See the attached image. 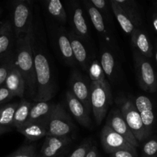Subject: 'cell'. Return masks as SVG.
<instances>
[{"label": "cell", "mask_w": 157, "mask_h": 157, "mask_svg": "<svg viewBox=\"0 0 157 157\" xmlns=\"http://www.w3.org/2000/svg\"><path fill=\"white\" fill-rule=\"evenodd\" d=\"M48 13L60 24L64 25L67 22V12L59 0H48L44 2Z\"/></svg>", "instance_id": "obj_25"}, {"label": "cell", "mask_w": 157, "mask_h": 157, "mask_svg": "<svg viewBox=\"0 0 157 157\" xmlns=\"http://www.w3.org/2000/svg\"><path fill=\"white\" fill-rule=\"evenodd\" d=\"M90 88L92 113L96 123L100 125L104 121L109 107L113 102L111 88L108 81L104 83L90 81Z\"/></svg>", "instance_id": "obj_4"}, {"label": "cell", "mask_w": 157, "mask_h": 157, "mask_svg": "<svg viewBox=\"0 0 157 157\" xmlns=\"http://www.w3.org/2000/svg\"><path fill=\"white\" fill-rule=\"evenodd\" d=\"M14 98L15 96L5 86L0 87V105L5 104Z\"/></svg>", "instance_id": "obj_35"}, {"label": "cell", "mask_w": 157, "mask_h": 157, "mask_svg": "<svg viewBox=\"0 0 157 157\" xmlns=\"http://www.w3.org/2000/svg\"><path fill=\"white\" fill-rule=\"evenodd\" d=\"M116 104L138 142L142 143L147 140L150 136L134 103L128 98L120 97L116 99Z\"/></svg>", "instance_id": "obj_5"}, {"label": "cell", "mask_w": 157, "mask_h": 157, "mask_svg": "<svg viewBox=\"0 0 157 157\" xmlns=\"http://www.w3.org/2000/svg\"><path fill=\"white\" fill-rule=\"evenodd\" d=\"M110 157H137V153L129 151V150H122L111 153L110 154Z\"/></svg>", "instance_id": "obj_36"}, {"label": "cell", "mask_w": 157, "mask_h": 157, "mask_svg": "<svg viewBox=\"0 0 157 157\" xmlns=\"http://www.w3.org/2000/svg\"><path fill=\"white\" fill-rule=\"evenodd\" d=\"M73 141L71 136H46L38 157H60Z\"/></svg>", "instance_id": "obj_12"}, {"label": "cell", "mask_w": 157, "mask_h": 157, "mask_svg": "<svg viewBox=\"0 0 157 157\" xmlns=\"http://www.w3.org/2000/svg\"><path fill=\"white\" fill-rule=\"evenodd\" d=\"M55 106V104L51 103L49 101L35 102L31 109L27 123L48 120Z\"/></svg>", "instance_id": "obj_24"}, {"label": "cell", "mask_w": 157, "mask_h": 157, "mask_svg": "<svg viewBox=\"0 0 157 157\" xmlns=\"http://www.w3.org/2000/svg\"><path fill=\"white\" fill-rule=\"evenodd\" d=\"M77 127L70 115L60 104H55L48 119L47 136H72Z\"/></svg>", "instance_id": "obj_6"}, {"label": "cell", "mask_w": 157, "mask_h": 157, "mask_svg": "<svg viewBox=\"0 0 157 157\" xmlns=\"http://www.w3.org/2000/svg\"><path fill=\"white\" fill-rule=\"evenodd\" d=\"M92 146H93V143H92L91 140H84V142L81 143V145L78 146L74 150L73 153L70 155L69 157H86Z\"/></svg>", "instance_id": "obj_34"}, {"label": "cell", "mask_w": 157, "mask_h": 157, "mask_svg": "<svg viewBox=\"0 0 157 157\" xmlns=\"http://www.w3.org/2000/svg\"><path fill=\"white\" fill-rule=\"evenodd\" d=\"M1 25H2V23H0V29H1Z\"/></svg>", "instance_id": "obj_41"}, {"label": "cell", "mask_w": 157, "mask_h": 157, "mask_svg": "<svg viewBox=\"0 0 157 157\" xmlns=\"http://www.w3.org/2000/svg\"><path fill=\"white\" fill-rule=\"evenodd\" d=\"M101 67L104 70L106 77L108 80H111L114 78L116 72L117 62L115 60L114 55L110 48L107 45L101 44Z\"/></svg>", "instance_id": "obj_22"}, {"label": "cell", "mask_w": 157, "mask_h": 157, "mask_svg": "<svg viewBox=\"0 0 157 157\" xmlns=\"http://www.w3.org/2000/svg\"><path fill=\"white\" fill-rule=\"evenodd\" d=\"M114 1L133 20L136 27L140 28L141 24V16L136 2L133 0H114Z\"/></svg>", "instance_id": "obj_27"}, {"label": "cell", "mask_w": 157, "mask_h": 157, "mask_svg": "<svg viewBox=\"0 0 157 157\" xmlns=\"http://www.w3.org/2000/svg\"><path fill=\"white\" fill-rule=\"evenodd\" d=\"M65 100L69 111L75 119L83 127L88 129L92 128V122L89 116L90 113L71 90L66 92Z\"/></svg>", "instance_id": "obj_13"}, {"label": "cell", "mask_w": 157, "mask_h": 157, "mask_svg": "<svg viewBox=\"0 0 157 157\" xmlns=\"http://www.w3.org/2000/svg\"><path fill=\"white\" fill-rule=\"evenodd\" d=\"M32 105H33L32 103L26 100H21L18 103V105L14 115L13 127L17 129L27 123Z\"/></svg>", "instance_id": "obj_26"}, {"label": "cell", "mask_w": 157, "mask_h": 157, "mask_svg": "<svg viewBox=\"0 0 157 157\" xmlns=\"http://www.w3.org/2000/svg\"><path fill=\"white\" fill-rule=\"evenodd\" d=\"M86 157H99V153H98V148L95 146H92L90 151L88 152Z\"/></svg>", "instance_id": "obj_37"}, {"label": "cell", "mask_w": 157, "mask_h": 157, "mask_svg": "<svg viewBox=\"0 0 157 157\" xmlns=\"http://www.w3.org/2000/svg\"><path fill=\"white\" fill-rule=\"evenodd\" d=\"M57 44H58V49L61 54V56L64 58L67 64L70 66H75V57H74L73 51H72L71 44L70 40H69L67 33L64 32V29H58V34H57Z\"/></svg>", "instance_id": "obj_21"}, {"label": "cell", "mask_w": 157, "mask_h": 157, "mask_svg": "<svg viewBox=\"0 0 157 157\" xmlns=\"http://www.w3.org/2000/svg\"><path fill=\"white\" fill-rule=\"evenodd\" d=\"M110 3L112 12L114 15L122 30L127 35H131L134 29L137 28L135 23L129 17V15L115 2L114 0H110Z\"/></svg>", "instance_id": "obj_23"}, {"label": "cell", "mask_w": 157, "mask_h": 157, "mask_svg": "<svg viewBox=\"0 0 157 157\" xmlns=\"http://www.w3.org/2000/svg\"><path fill=\"white\" fill-rule=\"evenodd\" d=\"M34 62L37 85L34 101L35 102L49 101L55 93L50 64L46 55L35 42H34Z\"/></svg>", "instance_id": "obj_2"}, {"label": "cell", "mask_w": 157, "mask_h": 157, "mask_svg": "<svg viewBox=\"0 0 157 157\" xmlns=\"http://www.w3.org/2000/svg\"><path fill=\"white\" fill-rule=\"evenodd\" d=\"M6 157H38L36 147L34 144L21 146Z\"/></svg>", "instance_id": "obj_31"}, {"label": "cell", "mask_w": 157, "mask_h": 157, "mask_svg": "<svg viewBox=\"0 0 157 157\" xmlns=\"http://www.w3.org/2000/svg\"><path fill=\"white\" fill-rule=\"evenodd\" d=\"M153 26L157 32V14H154L153 16Z\"/></svg>", "instance_id": "obj_39"}, {"label": "cell", "mask_w": 157, "mask_h": 157, "mask_svg": "<svg viewBox=\"0 0 157 157\" xmlns=\"http://www.w3.org/2000/svg\"><path fill=\"white\" fill-rule=\"evenodd\" d=\"M47 123L48 120L26 123L16 130L28 140L35 142L47 136Z\"/></svg>", "instance_id": "obj_17"}, {"label": "cell", "mask_w": 157, "mask_h": 157, "mask_svg": "<svg viewBox=\"0 0 157 157\" xmlns=\"http://www.w3.org/2000/svg\"><path fill=\"white\" fill-rule=\"evenodd\" d=\"M143 157H147V156H143Z\"/></svg>", "instance_id": "obj_43"}, {"label": "cell", "mask_w": 157, "mask_h": 157, "mask_svg": "<svg viewBox=\"0 0 157 157\" xmlns=\"http://www.w3.org/2000/svg\"><path fill=\"white\" fill-rule=\"evenodd\" d=\"M143 155L147 157H157V139L151 138L144 141Z\"/></svg>", "instance_id": "obj_33"}, {"label": "cell", "mask_w": 157, "mask_h": 157, "mask_svg": "<svg viewBox=\"0 0 157 157\" xmlns=\"http://www.w3.org/2000/svg\"><path fill=\"white\" fill-rule=\"evenodd\" d=\"M155 58H156V64H157V49L156 51V53H155Z\"/></svg>", "instance_id": "obj_40"}, {"label": "cell", "mask_w": 157, "mask_h": 157, "mask_svg": "<svg viewBox=\"0 0 157 157\" xmlns=\"http://www.w3.org/2000/svg\"><path fill=\"white\" fill-rule=\"evenodd\" d=\"M70 12L73 32L82 40H87L89 38L88 27L82 9L77 2H71Z\"/></svg>", "instance_id": "obj_15"}, {"label": "cell", "mask_w": 157, "mask_h": 157, "mask_svg": "<svg viewBox=\"0 0 157 157\" xmlns=\"http://www.w3.org/2000/svg\"><path fill=\"white\" fill-rule=\"evenodd\" d=\"M3 86H5L15 97L24 98L26 92L25 81L15 64L9 72Z\"/></svg>", "instance_id": "obj_20"}, {"label": "cell", "mask_w": 157, "mask_h": 157, "mask_svg": "<svg viewBox=\"0 0 157 157\" xmlns=\"http://www.w3.org/2000/svg\"><path fill=\"white\" fill-rule=\"evenodd\" d=\"M131 44L133 51L138 52L140 55L147 58L153 56V47L149 40L147 34L140 29L136 28L131 34Z\"/></svg>", "instance_id": "obj_19"}, {"label": "cell", "mask_w": 157, "mask_h": 157, "mask_svg": "<svg viewBox=\"0 0 157 157\" xmlns=\"http://www.w3.org/2000/svg\"><path fill=\"white\" fill-rule=\"evenodd\" d=\"M135 105L140 114L144 125L149 136H151L154 125L155 116L153 113V104L150 98L144 95L138 96L135 100Z\"/></svg>", "instance_id": "obj_14"}, {"label": "cell", "mask_w": 157, "mask_h": 157, "mask_svg": "<svg viewBox=\"0 0 157 157\" xmlns=\"http://www.w3.org/2000/svg\"><path fill=\"white\" fill-rule=\"evenodd\" d=\"M133 59L140 87L149 93H155L157 90V79L151 63L135 51H133Z\"/></svg>", "instance_id": "obj_7"}, {"label": "cell", "mask_w": 157, "mask_h": 157, "mask_svg": "<svg viewBox=\"0 0 157 157\" xmlns=\"http://www.w3.org/2000/svg\"><path fill=\"white\" fill-rule=\"evenodd\" d=\"M1 13H2V11H1V9H0V15H1Z\"/></svg>", "instance_id": "obj_42"}, {"label": "cell", "mask_w": 157, "mask_h": 157, "mask_svg": "<svg viewBox=\"0 0 157 157\" xmlns=\"http://www.w3.org/2000/svg\"><path fill=\"white\" fill-rule=\"evenodd\" d=\"M91 4L100 11L104 19L107 22H109L110 20V10L112 11L110 7V1L106 0H90Z\"/></svg>", "instance_id": "obj_32"}, {"label": "cell", "mask_w": 157, "mask_h": 157, "mask_svg": "<svg viewBox=\"0 0 157 157\" xmlns=\"http://www.w3.org/2000/svg\"><path fill=\"white\" fill-rule=\"evenodd\" d=\"M84 4L90 17V21L98 33L104 38L105 42L107 44V47L115 48L116 43H115L114 38L112 35L110 30H109L107 28V21H105L102 14L91 4L90 1H84Z\"/></svg>", "instance_id": "obj_10"}, {"label": "cell", "mask_w": 157, "mask_h": 157, "mask_svg": "<svg viewBox=\"0 0 157 157\" xmlns=\"http://www.w3.org/2000/svg\"><path fill=\"white\" fill-rule=\"evenodd\" d=\"M12 23L15 38L26 35L33 29V2L17 0L12 2Z\"/></svg>", "instance_id": "obj_3"}, {"label": "cell", "mask_w": 157, "mask_h": 157, "mask_svg": "<svg viewBox=\"0 0 157 157\" xmlns=\"http://www.w3.org/2000/svg\"><path fill=\"white\" fill-rule=\"evenodd\" d=\"M14 65H15V54L13 52L6 58L2 60L0 64V87L4 85L6 78Z\"/></svg>", "instance_id": "obj_30"}, {"label": "cell", "mask_w": 157, "mask_h": 157, "mask_svg": "<svg viewBox=\"0 0 157 157\" xmlns=\"http://www.w3.org/2000/svg\"><path fill=\"white\" fill-rule=\"evenodd\" d=\"M71 91L73 94L84 104L85 108L89 113L92 111L90 97H91V88L90 81L87 78L83 76L78 71H74L70 78Z\"/></svg>", "instance_id": "obj_9"}, {"label": "cell", "mask_w": 157, "mask_h": 157, "mask_svg": "<svg viewBox=\"0 0 157 157\" xmlns=\"http://www.w3.org/2000/svg\"><path fill=\"white\" fill-rule=\"evenodd\" d=\"M101 142L104 150L109 154L122 150L137 153L136 147L106 124L101 132Z\"/></svg>", "instance_id": "obj_8"}, {"label": "cell", "mask_w": 157, "mask_h": 157, "mask_svg": "<svg viewBox=\"0 0 157 157\" xmlns=\"http://www.w3.org/2000/svg\"><path fill=\"white\" fill-rule=\"evenodd\" d=\"M16 41L12 23L9 20L2 22L0 29V61L12 53L14 42Z\"/></svg>", "instance_id": "obj_16"}, {"label": "cell", "mask_w": 157, "mask_h": 157, "mask_svg": "<svg viewBox=\"0 0 157 157\" xmlns=\"http://www.w3.org/2000/svg\"><path fill=\"white\" fill-rule=\"evenodd\" d=\"M18 103L5 104L0 105V126L13 127L14 115Z\"/></svg>", "instance_id": "obj_28"}, {"label": "cell", "mask_w": 157, "mask_h": 157, "mask_svg": "<svg viewBox=\"0 0 157 157\" xmlns=\"http://www.w3.org/2000/svg\"><path fill=\"white\" fill-rule=\"evenodd\" d=\"M105 124L110 127L118 134L121 135L123 137L125 138L133 147L136 148L140 147V143L132 133L130 127H128L127 122L124 120L121 110L118 108L113 109L109 113Z\"/></svg>", "instance_id": "obj_11"}, {"label": "cell", "mask_w": 157, "mask_h": 157, "mask_svg": "<svg viewBox=\"0 0 157 157\" xmlns=\"http://www.w3.org/2000/svg\"><path fill=\"white\" fill-rule=\"evenodd\" d=\"M88 75L90 77V81H94L98 83H104L108 81L107 80L105 74L100 61L98 59H94L90 63L88 67Z\"/></svg>", "instance_id": "obj_29"}, {"label": "cell", "mask_w": 157, "mask_h": 157, "mask_svg": "<svg viewBox=\"0 0 157 157\" xmlns=\"http://www.w3.org/2000/svg\"><path fill=\"white\" fill-rule=\"evenodd\" d=\"M35 31L33 29L26 35L16 38L15 41V64L22 75L29 98L34 100L36 94V76L34 62Z\"/></svg>", "instance_id": "obj_1"}, {"label": "cell", "mask_w": 157, "mask_h": 157, "mask_svg": "<svg viewBox=\"0 0 157 157\" xmlns=\"http://www.w3.org/2000/svg\"><path fill=\"white\" fill-rule=\"evenodd\" d=\"M12 130L11 127H3V126H0V136L2 135L3 133H7V132L10 131Z\"/></svg>", "instance_id": "obj_38"}, {"label": "cell", "mask_w": 157, "mask_h": 157, "mask_svg": "<svg viewBox=\"0 0 157 157\" xmlns=\"http://www.w3.org/2000/svg\"><path fill=\"white\" fill-rule=\"evenodd\" d=\"M67 33L71 44L75 61L81 66L83 70L88 71V67L90 64L89 57L87 49L82 42V39L78 36L73 31Z\"/></svg>", "instance_id": "obj_18"}]
</instances>
